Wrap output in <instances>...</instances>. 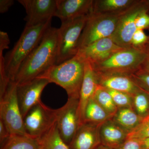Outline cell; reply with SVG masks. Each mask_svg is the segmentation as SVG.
Masks as SVG:
<instances>
[{
  "mask_svg": "<svg viewBox=\"0 0 149 149\" xmlns=\"http://www.w3.org/2000/svg\"><path fill=\"white\" fill-rule=\"evenodd\" d=\"M57 41L58 28L51 27L39 45L21 65L14 82L17 85L29 82L56 64Z\"/></svg>",
  "mask_w": 149,
  "mask_h": 149,
  "instance_id": "cell-1",
  "label": "cell"
},
{
  "mask_svg": "<svg viewBox=\"0 0 149 149\" xmlns=\"http://www.w3.org/2000/svg\"><path fill=\"white\" fill-rule=\"evenodd\" d=\"M84 71L85 61L76 55L61 64L51 66L36 78L60 86L66 91L68 97L79 99Z\"/></svg>",
  "mask_w": 149,
  "mask_h": 149,
  "instance_id": "cell-2",
  "label": "cell"
},
{
  "mask_svg": "<svg viewBox=\"0 0 149 149\" xmlns=\"http://www.w3.org/2000/svg\"><path fill=\"white\" fill-rule=\"evenodd\" d=\"M51 27V22L25 27L12 49L4 56L5 69L10 81L14 82L21 65L39 45L46 31Z\"/></svg>",
  "mask_w": 149,
  "mask_h": 149,
  "instance_id": "cell-3",
  "label": "cell"
},
{
  "mask_svg": "<svg viewBox=\"0 0 149 149\" xmlns=\"http://www.w3.org/2000/svg\"><path fill=\"white\" fill-rule=\"evenodd\" d=\"M146 56L143 47H131L116 52L102 62L91 64L95 72L99 74L130 76L140 70Z\"/></svg>",
  "mask_w": 149,
  "mask_h": 149,
  "instance_id": "cell-4",
  "label": "cell"
},
{
  "mask_svg": "<svg viewBox=\"0 0 149 149\" xmlns=\"http://www.w3.org/2000/svg\"><path fill=\"white\" fill-rule=\"evenodd\" d=\"M90 15L61 22L60 27L58 28L56 64H61L76 55L79 51V39Z\"/></svg>",
  "mask_w": 149,
  "mask_h": 149,
  "instance_id": "cell-5",
  "label": "cell"
},
{
  "mask_svg": "<svg viewBox=\"0 0 149 149\" xmlns=\"http://www.w3.org/2000/svg\"><path fill=\"white\" fill-rule=\"evenodd\" d=\"M122 13H91L79 39V50L97 40L111 37Z\"/></svg>",
  "mask_w": 149,
  "mask_h": 149,
  "instance_id": "cell-6",
  "label": "cell"
},
{
  "mask_svg": "<svg viewBox=\"0 0 149 149\" xmlns=\"http://www.w3.org/2000/svg\"><path fill=\"white\" fill-rule=\"evenodd\" d=\"M0 119L5 124L10 135L29 136L24 129L17 99V84L15 82H10L5 93L0 97Z\"/></svg>",
  "mask_w": 149,
  "mask_h": 149,
  "instance_id": "cell-7",
  "label": "cell"
},
{
  "mask_svg": "<svg viewBox=\"0 0 149 149\" xmlns=\"http://www.w3.org/2000/svg\"><path fill=\"white\" fill-rule=\"evenodd\" d=\"M56 119V110L50 108L41 101L23 118L24 129L29 137L37 140L52 128Z\"/></svg>",
  "mask_w": 149,
  "mask_h": 149,
  "instance_id": "cell-8",
  "label": "cell"
},
{
  "mask_svg": "<svg viewBox=\"0 0 149 149\" xmlns=\"http://www.w3.org/2000/svg\"><path fill=\"white\" fill-rule=\"evenodd\" d=\"M144 11H147L145 0H137L120 15L116 29L111 36L116 45L124 48L131 47L132 37L137 30L136 19Z\"/></svg>",
  "mask_w": 149,
  "mask_h": 149,
  "instance_id": "cell-9",
  "label": "cell"
},
{
  "mask_svg": "<svg viewBox=\"0 0 149 149\" xmlns=\"http://www.w3.org/2000/svg\"><path fill=\"white\" fill-rule=\"evenodd\" d=\"M79 104V99L68 97L63 106L56 109L58 130L62 139L68 146L81 125Z\"/></svg>",
  "mask_w": 149,
  "mask_h": 149,
  "instance_id": "cell-10",
  "label": "cell"
},
{
  "mask_svg": "<svg viewBox=\"0 0 149 149\" xmlns=\"http://www.w3.org/2000/svg\"><path fill=\"white\" fill-rule=\"evenodd\" d=\"M27 15L25 27H31L52 22L56 9L57 0H18Z\"/></svg>",
  "mask_w": 149,
  "mask_h": 149,
  "instance_id": "cell-11",
  "label": "cell"
},
{
  "mask_svg": "<svg viewBox=\"0 0 149 149\" xmlns=\"http://www.w3.org/2000/svg\"><path fill=\"white\" fill-rule=\"evenodd\" d=\"M49 83L45 79L36 78L17 85L19 105L23 118L32 108L41 101L43 90Z\"/></svg>",
  "mask_w": 149,
  "mask_h": 149,
  "instance_id": "cell-12",
  "label": "cell"
},
{
  "mask_svg": "<svg viewBox=\"0 0 149 149\" xmlns=\"http://www.w3.org/2000/svg\"><path fill=\"white\" fill-rule=\"evenodd\" d=\"M124 49L118 45L111 37H106L81 48L76 55L91 64L106 60L116 52Z\"/></svg>",
  "mask_w": 149,
  "mask_h": 149,
  "instance_id": "cell-13",
  "label": "cell"
},
{
  "mask_svg": "<svg viewBox=\"0 0 149 149\" xmlns=\"http://www.w3.org/2000/svg\"><path fill=\"white\" fill-rule=\"evenodd\" d=\"M102 123L85 122L81 124L69 145L70 149H96L102 145L100 129Z\"/></svg>",
  "mask_w": 149,
  "mask_h": 149,
  "instance_id": "cell-14",
  "label": "cell"
},
{
  "mask_svg": "<svg viewBox=\"0 0 149 149\" xmlns=\"http://www.w3.org/2000/svg\"><path fill=\"white\" fill-rule=\"evenodd\" d=\"M94 0H57L54 17L61 22L91 15Z\"/></svg>",
  "mask_w": 149,
  "mask_h": 149,
  "instance_id": "cell-15",
  "label": "cell"
},
{
  "mask_svg": "<svg viewBox=\"0 0 149 149\" xmlns=\"http://www.w3.org/2000/svg\"><path fill=\"white\" fill-rule=\"evenodd\" d=\"M95 72L98 85L107 89L123 92L133 96L142 90L128 75H105Z\"/></svg>",
  "mask_w": 149,
  "mask_h": 149,
  "instance_id": "cell-16",
  "label": "cell"
},
{
  "mask_svg": "<svg viewBox=\"0 0 149 149\" xmlns=\"http://www.w3.org/2000/svg\"><path fill=\"white\" fill-rule=\"evenodd\" d=\"M98 84L95 72L89 62L85 61V71L79 97V110L81 124L84 122L85 109L94 97Z\"/></svg>",
  "mask_w": 149,
  "mask_h": 149,
  "instance_id": "cell-17",
  "label": "cell"
},
{
  "mask_svg": "<svg viewBox=\"0 0 149 149\" xmlns=\"http://www.w3.org/2000/svg\"><path fill=\"white\" fill-rule=\"evenodd\" d=\"M128 134L112 118L103 123L100 129L102 145L113 149L118 148L126 141Z\"/></svg>",
  "mask_w": 149,
  "mask_h": 149,
  "instance_id": "cell-18",
  "label": "cell"
},
{
  "mask_svg": "<svg viewBox=\"0 0 149 149\" xmlns=\"http://www.w3.org/2000/svg\"><path fill=\"white\" fill-rule=\"evenodd\" d=\"M137 0H94V14L122 13L128 9Z\"/></svg>",
  "mask_w": 149,
  "mask_h": 149,
  "instance_id": "cell-19",
  "label": "cell"
},
{
  "mask_svg": "<svg viewBox=\"0 0 149 149\" xmlns=\"http://www.w3.org/2000/svg\"><path fill=\"white\" fill-rule=\"evenodd\" d=\"M112 119L128 134L138 127L143 118L132 109L124 108L118 109Z\"/></svg>",
  "mask_w": 149,
  "mask_h": 149,
  "instance_id": "cell-20",
  "label": "cell"
},
{
  "mask_svg": "<svg viewBox=\"0 0 149 149\" xmlns=\"http://www.w3.org/2000/svg\"><path fill=\"white\" fill-rule=\"evenodd\" d=\"M39 149H70L62 139L56 123L48 131L37 139Z\"/></svg>",
  "mask_w": 149,
  "mask_h": 149,
  "instance_id": "cell-21",
  "label": "cell"
},
{
  "mask_svg": "<svg viewBox=\"0 0 149 149\" xmlns=\"http://www.w3.org/2000/svg\"><path fill=\"white\" fill-rule=\"evenodd\" d=\"M36 139L21 135H11L1 145V149H39Z\"/></svg>",
  "mask_w": 149,
  "mask_h": 149,
  "instance_id": "cell-22",
  "label": "cell"
},
{
  "mask_svg": "<svg viewBox=\"0 0 149 149\" xmlns=\"http://www.w3.org/2000/svg\"><path fill=\"white\" fill-rule=\"evenodd\" d=\"M112 117L97 102L94 98H92L88 102L85 109L84 122L103 123L111 119Z\"/></svg>",
  "mask_w": 149,
  "mask_h": 149,
  "instance_id": "cell-23",
  "label": "cell"
},
{
  "mask_svg": "<svg viewBox=\"0 0 149 149\" xmlns=\"http://www.w3.org/2000/svg\"><path fill=\"white\" fill-rule=\"evenodd\" d=\"M93 98L108 113L114 116L118 108L106 88L98 85Z\"/></svg>",
  "mask_w": 149,
  "mask_h": 149,
  "instance_id": "cell-24",
  "label": "cell"
},
{
  "mask_svg": "<svg viewBox=\"0 0 149 149\" xmlns=\"http://www.w3.org/2000/svg\"><path fill=\"white\" fill-rule=\"evenodd\" d=\"M133 98L134 111L143 118L149 115V93L142 90L134 95Z\"/></svg>",
  "mask_w": 149,
  "mask_h": 149,
  "instance_id": "cell-25",
  "label": "cell"
},
{
  "mask_svg": "<svg viewBox=\"0 0 149 149\" xmlns=\"http://www.w3.org/2000/svg\"><path fill=\"white\" fill-rule=\"evenodd\" d=\"M106 89L111 95L118 108H128L133 109V96L123 92Z\"/></svg>",
  "mask_w": 149,
  "mask_h": 149,
  "instance_id": "cell-26",
  "label": "cell"
},
{
  "mask_svg": "<svg viewBox=\"0 0 149 149\" xmlns=\"http://www.w3.org/2000/svg\"><path fill=\"white\" fill-rule=\"evenodd\" d=\"M148 137H149V115L143 118L135 130L128 133L127 139L141 140Z\"/></svg>",
  "mask_w": 149,
  "mask_h": 149,
  "instance_id": "cell-27",
  "label": "cell"
},
{
  "mask_svg": "<svg viewBox=\"0 0 149 149\" xmlns=\"http://www.w3.org/2000/svg\"><path fill=\"white\" fill-rule=\"evenodd\" d=\"M130 77L136 85L143 91L149 94V74L138 72Z\"/></svg>",
  "mask_w": 149,
  "mask_h": 149,
  "instance_id": "cell-28",
  "label": "cell"
},
{
  "mask_svg": "<svg viewBox=\"0 0 149 149\" xmlns=\"http://www.w3.org/2000/svg\"><path fill=\"white\" fill-rule=\"evenodd\" d=\"M149 40V35H147L143 30L138 29L135 32L131 40V47L141 48L143 47Z\"/></svg>",
  "mask_w": 149,
  "mask_h": 149,
  "instance_id": "cell-29",
  "label": "cell"
},
{
  "mask_svg": "<svg viewBox=\"0 0 149 149\" xmlns=\"http://www.w3.org/2000/svg\"><path fill=\"white\" fill-rule=\"evenodd\" d=\"M147 11H144L138 16L136 19V25L138 29H147L149 31V14Z\"/></svg>",
  "mask_w": 149,
  "mask_h": 149,
  "instance_id": "cell-30",
  "label": "cell"
},
{
  "mask_svg": "<svg viewBox=\"0 0 149 149\" xmlns=\"http://www.w3.org/2000/svg\"><path fill=\"white\" fill-rule=\"evenodd\" d=\"M117 149H143L139 140L127 139Z\"/></svg>",
  "mask_w": 149,
  "mask_h": 149,
  "instance_id": "cell-31",
  "label": "cell"
},
{
  "mask_svg": "<svg viewBox=\"0 0 149 149\" xmlns=\"http://www.w3.org/2000/svg\"><path fill=\"white\" fill-rule=\"evenodd\" d=\"M143 47L145 51L146 56L139 72L149 74V40Z\"/></svg>",
  "mask_w": 149,
  "mask_h": 149,
  "instance_id": "cell-32",
  "label": "cell"
},
{
  "mask_svg": "<svg viewBox=\"0 0 149 149\" xmlns=\"http://www.w3.org/2000/svg\"><path fill=\"white\" fill-rule=\"evenodd\" d=\"M10 133L3 120L0 119V144H2L10 136Z\"/></svg>",
  "mask_w": 149,
  "mask_h": 149,
  "instance_id": "cell-33",
  "label": "cell"
},
{
  "mask_svg": "<svg viewBox=\"0 0 149 149\" xmlns=\"http://www.w3.org/2000/svg\"><path fill=\"white\" fill-rule=\"evenodd\" d=\"M14 3L13 0H0V13H4L7 12L13 5Z\"/></svg>",
  "mask_w": 149,
  "mask_h": 149,
  "instance_id": "cell-34",
  "label": "cell"
},
{
  "mask_svg": "<svg viewBox=\"0 0 149 149\" xmlns=\"http://www.w3.org/2000/svg\"><path fill=\"white\" fill-rule=\"evenodd\" d=\"M139 141L141 142L143 149H149V137Z\"/></svg>",
  "mask_w": 149,
  "mask_h": 149,
  "instance_id": "cell-35",
  "label": "cell"
},
{
  "mask_svg": "<svg viewBox=\"0 0 149 149\" xmlns=\"http://www.w3.org/2000/svg\"><path fill=\"white\" fill-rule=\"evenodd\" d=\"M145 2L146 6L147 13L149 14V0H145Z\"/></svg>",
  "mask_w": 149,
  "mask_h": 149,
  "instance_id": "cell-36",
  "label": "cell"
},
{
  "mask_svg": "<svg viewBox=\"0 0 149 149\" xmlns=\"http://www.w3.org/2000/svg\"><path fill=\"white\" fill-rule=\"evenodd\" d=\"M96 149H113L111 148H108L105 146H103V145H101L100 146H99L98 148H97Z\"/></svg>",
  "mask_w": 149,
  "mask_h": 149,
  "instance_id": "cell-37",
  "label": "cell"
}]
</instances>
